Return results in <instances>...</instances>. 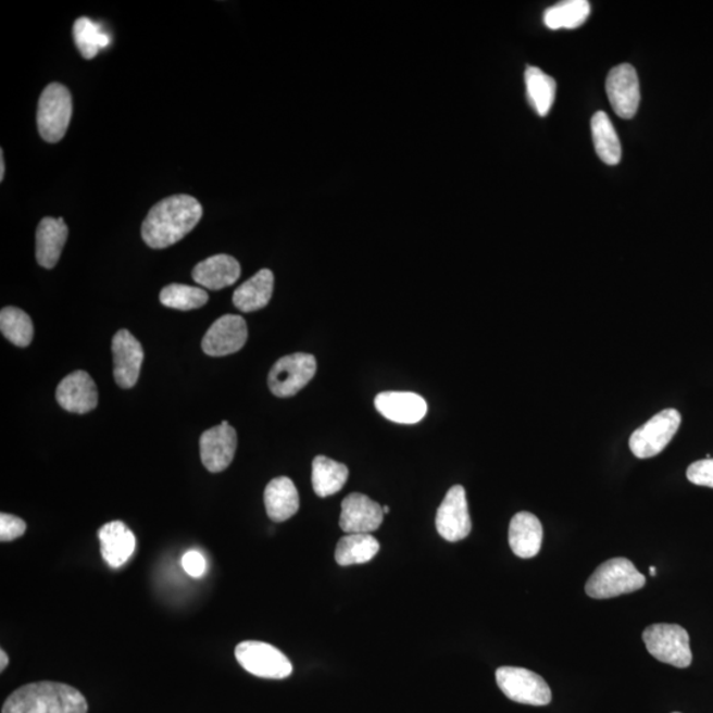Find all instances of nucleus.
Here are the masks:
<instances>
[{
	"mask_svg": "<svg viewBox=\"0 0 713 713\" xmlns=\"http://www.w3.org/2000/svg\"><path fill=\"white\" fill-rule=\"evenodd\" d=\"M201 217L202 207L192 196H170L151 208L141 237L151 249H167L192 232Z\"/></svg>",
	"mask_w": 713,
	"mask_h": 713,
	"instance_id": "1",
	"label": "nucleus"
},
{
	"mask_svg": "<svg viewBox=\"0 0 713 713\" xmlns=\"http://www.w3.org/2000/svg\"><path fill=\"white\" fill-rule=\"evenodd\" d=\"M2 713H88V702L75 687L38 681L12 692Z\"/></svg>",
	"mask_w": 713,
	"mask_h": 713,
	"instance_id": "2",
	"label": "nucleus"
},
{
	"mask_svg": "<svg viewBox=\"0 0 713 713\" xmlns=\"http://www.w3.org/2000/svg\"><path fill=\"white\" fill-rule=\"evenodd\" d=\"M647 584V577L638 573L636 565L626 558H613L602 563L586 584L589 598L605 600L638 591Z\"/></svg>",
	"mask_w": 713,
	"mask_h": 713,
	"instance_id": "3",
	"label": "nucleus"
},
{
	"mask_svg": "<svg viewBox=\"0 0 713 713\" xmlns=\"http://www.w3.org/2000/svg\"><path fill=\"white\" fill-rule=\"evenodd\" d=\"M643 642L655 660L678 668L691 665L690 636L675 624H654L645 629Z\"/></svg>",
	"mask_w": 713,
	"mask_h": 713,
	"instance_id": "4",
	"label": "nucleus"
},
{
	"mask_svg": "<svg viewBox=\"0 0 713 713\" xmlns=\"http://www.w3.org/2000/svg\"><path fill=\"white\" fill-rule=\"evenodd\" d=\"M72 96L61 84L48 85L40 97L38 127L48 143H58L65 137L72 118Z\"/></svg>",
	"mask_w": 713,
	"mask_h": 713,
	"instance_id": "5",
	"label": "nucleus"
},
{
	"mask_svg": "<svg viewBox=\"0 0 713 713\" xmlns=\"http://www.w3.org/2000/svg\"><path fill=\"white\" fill-rule=\"evenodd\" d=\"M681 415L678 410L666 409L658 413L642 427L631 434L629 447L638 459H650L660 454L673 440L680 427Z\"/></svg>",
	"mask_w": 713,
	"mask_h": 713,
	"instance_id": "6",
	"label": "nucleus"
},
{
	"mask_svg": "<svg viewBox=\"0 0 713 713\" xmlns=\"http://www.w3.org/2000/svg\"><path fill=\"white\" fill-rule=\"evenodd\" d=\"M236 660L246 672L264 679H286L293 672L291 661L279 649L266 642L238 643Z\"/></svg>",
	"mask_w": 713,
	"mask_h": 713,
	"instance_id": "7",
	"label": "nucleus"
},
{
	"mask_svg": "<svg viewBox=\"0 0 713 713\" xmlns=\"http://www.w3.org/2000/svg\"><path fill=\"white\" fill-rule=\"evenodd\" d=\"M498 687L515 703L542 706L551 703L552 693L542 676L522 667L497 670Z\"/></svg>",
	"mask_w": 713,
	"mask_h": 713,
	"instance_id": "8",
	"label": "nucleus"
},
{
	"mask_svg": "<svg viewBox=\"0 0 713 713\" xmlns=\"http://www.w3.org/2000/svg\"><path fill=\"white\" fill-rule=\"evenodd\" d=\"M316 368V359L312 354L295 353L283 356L268 374L270 390L279 398L297 396L315 377Z\"/></svg>",
	"mask_w": 713,
	"mask_h": 713,
	"instance_id": "9",
	"label": "nucleus"
},
{
	"mask_svg": "<svg viewBox=\"0 0 713 713\" xmlns=\"http://www.w3.org/2000/svg\"><path fill=\"white\" fill-rule=\"evenodd\" d=\"M436 530L448 542H459L472 531V520L465 489L454 485L442 500L436 514Z\"/></svg>",
	"mask_w": 713,
	"mask_h": 713,
	"instance_id": "10",
	"label": "nucleus"
},
{
	"mask_svg": "<svg viewBox=\"0 0 713 713\" xmlns=\"http://www.w3.org/2000/svg\"><path fill=\"white\" fill-rule=\"evenodd\" d=\"M605 89L614 113L623 120L635 118L641 101L635 67L629 64L614 66L606 77Z\"/></svg>",
	"mask_w": 713,
	"mask_h": 713,
	"instance_id": "11",
	"label": "nucleus"
},
{
	"mask_svg": "<svg viewBox=\"0 0 713 713\" xmlns=\"http://www.w3.org/2000/svg\"><path fill=\"white\" fill-rule=\"evenodd\" d=\"M237 433L224 421L217 427L208 429L200 438V456L202 464L212 473L229 468L237 451Z\"/></svg>",
	"mask_w": 713,
	"mask_h": 713,
	"instance_id": "12",
	"label": "nucleus"
},
{
	"mask_svg": "<svg viewBox=\"0 0 713 713\" xmlns=\"http://www.w3.org/2000/svg\"><path fill=\"white\" fill-rule=\"evenodd\" d=\"M248 325L242 316L226 315L209 328L202 338V350L211 356L237 353L248 341Z\"/></svg>",
	"mask_w": 713,
	"mask_h": 713,
	"instance_id": "13",
	"label": "nucleus"
},
{
	"mask_svg": "<svg viewBox=\"0 0 713 713\" xmlns=\"http://www.w3.org/2000/svg\"><path fill=\"white\" fill-rule=\"evenodd\" d=\"M384 510L365 495L352 493L341 503L340 527L346 534H372L384 522Z\"/></svg>",
	"mask_w": 713,
	"mask_h": 713,
	"instance_id": "14",
	"label": "nucleus"
},
{
	"mask_svg": "<svg viewBox=\"0 0 713 713\" xmlns=\"http://www.w3.org/2000/svg\"><path fill=\"white\" fill-rule=\"evenodd\" d=\"M114 378L122 389L137 385L145 352L130 332L121 329L113 338Z\"/></svg>",
	"mask_w": 713,
	"mask_h": 713,
	"instance_id": "15",
	"label": "nucleus"
},
{
	"mask_svg": "<svg viewBox=\"0 0 713 713\" xmlns=\"http://www.w3.org/2000/svg\"><path fill=\"white\" fill-rule=\"evenodd\" d=\"M57 399L61 408L70 413H90L98 404V391L93 378L83 371L70 374L58 386Z\"/></svg>",
	"mask_w": 713,
	"mask_h": 713,
	"instance_id": "16",
	"label": "nucleus"
},
{
	"mask_svg": "<svg viewBox=\"0 0 713 713\" xmlns=\"http://www.w3.org/2000/svg\"><path fill=\"white\" fill-rule=\"evenodd\" d=\"M376 409L386 420L401 424H415L427 414V402L415 392L386 391L376 397Z\"/></svg>",
	"mask_w": 713,
	"mask_h": 713,
	"instance_id": "17",
	"label": "nucleus"
},
{
	"mask_svg": "<svg viewBox=\"0 0 713 713\" xmlns=\"http://www.w3.org/2000/svg\"><path fill=\"white\" fill-rule=\"evenodd\" d=\"M543 526L538 516L521 512L513 516L509 527V545L514 554L521 559L537 556L542 547Z\"/></svg>",
	"mask_w": 713,
	"mask_h": 713,
	"instance_id": "18",
	"label": "nucleus"
},
{
	"mask_svg": "<svg viewBox=\"0 0 713 713\" xmlns=\"http://www.w3.org/2000/svg\"><path fill=\"white\" fill-rule=\"evenodd\" d=\"M101 543V554L110 567L120 568L125 565L135 551V535L123 522L113 521L103 525L98 531Z\"/></svg>",
	"mask_w": 713,
	"mask_h": 713,
	"instance_id": "19",
	"label": "nucleus"
},
{
	"mask_svg": "<svg viewBox=\"0 0 713 713\" xmlns=\"http://www.w3.org/2000/svg\"><path fill=\"white\" fill-rule=\"evenodd\" d=\"M193 279L207 290L220 291L235 285L241 276V266L236 258L218 254L208 258L193 268Z\"/></svg>",
	"mask_w": 713,
	"mask_h": 713,
	"instance_id": "20",
	"label": "nucleus"
},
{
	"mask_svg": "<svg viewBox=\"0 0 713 713\" xmlns=\"http://www.w3.org/2000/svg\"><path fill=\"white\" fill-rule=\"evenodd\" d=\"M70 235L63 218L46 217L36 230V260L41 267L57 266Z\"/></svg>",
	"mask_w": 713,
	"mask_h": 713,
	"instance_id": "21",
	"label": "nucleus"
},
{
	"mask_svg": "<svg viewBox=\"0 0 713 713\" xmlns=\"http://www.w3.org/2000/svg\"><path fill=\"white\" fill-rule=\"evenodd\" d=\"M264 506L274 522H285L297 514L300 500L292 479L282 476L270 481L264 490Z\"/></svg>",
	"mask_w": 713,
	"mask_h": 713,
	"instance_id": "22",
	"label": "nucleus"
},
{
	"mask_svg": "<svg viewBox=\"0 0 713 713\" xmlns=\"http://www.w3.org/2000/svg\"><path fill=\"white\" fill-rule=\"evenodd\" d=\"M274 274L267 268L258 272L246 280L233 295V303L241 312H255L264 309L273 298Z\"/></svg>",
	"mask_w": 713,
	"mask_h": 713,
	"instance_id": "23",
	"label": "nucleus"
},
{
	"mask_svg": "<svg viewBox=\"0 0 713 713\" xmlns=\"http://www.w3.org/2000/svg\"><path fill=\"white\" fill-rule=\"evenodd\" d=\"M348 476L346 465L327 456H316L312 461V487L318 497L338 493L347 484Z\"/></svg>",
	"mask_w": 713,
	"mask_h": 713,
	"instance_id": "24",
	"label": "nucleus"
},
{
	"mask_svg": "<svg viewBox=\"0 0 713 713\" xmlns=\"http://www.w3.org/2000/svg\"><path fill=\"white\" fill-rule=\"evenodd\" d=\"M378 552L379 542L372 534H346L338 540L335 559L338 565L348 567L368 563Z\"/></svg>",
	"mask_w": 713,
	"mask_h": 713,
	"instance_id": "25",
	"label": "nucleus"
},
{
	"mask_svg": "<svg viewBox=\"0 0 713 713\" xmlns=\"http://www.w3.org/2000/svg\"><path fill=\"white\" fill-rule=\"evenodd\" d=\"M527 100L539 116L549 115L556 97V82L537 66H528L525 73Z\"/></svg>",
	"mask_w": 713,
	"mask_h": 713,
	"instance_id": "26",
	"label": "nucleus"
},
{
	"mask_svg": "<svg viewBox=\"0 0 713 713\" xmlns=\"http://www.w3.org/2000/svg\"><path fill=\"white\" fill-rule=\"evenodd\" d=\"M592 138L596 153L608 165H616L621 162L623 150L621 141L613 123L604 112H598L591 121Z\"/></svg>",
	"mask_w": 713,
	"mask_h": 713,
	"instance_id": "27",
	"label": "nucleus"
},
{
	"mask_svg": "<svg viewBox=\"0 0 713 713\" xmlns=\"http://www.w3.org/2000/svg\"><path fill=\"white\" fill-rule=\"evenodd\" d=\"M591 14V4L587 0H565L552 5L543 14L546 27L550 29H575L583 26Z\"/></svg>",
	"mask_w": 713,
	"mask_h": 713,
	"instance_id": "28",
	"label": "nucleus"
},
{
	"mask_svg": "<svg viewBox=\"0 0 713 713\" xmlns=\"http://www.w3.org/2000/svg\"><path fill=\"white\" fill-rule=\"evenodd\" d=\"M0 329L16 347L27 348L34 338L33 320L16 307H5L0 312Z\"/></svg>",
	"mask_w": 713,
	"mask_h": 713,
	"instance_id": "29",
	"label": "nucleus"
},
{
	"mask_svg": "<svg viewBox=\"0 0 713 713\" xmlns=\"http://www.w3.org/2000/svg\"><path fill=\"white\" fill-rule=\"evenodd\" d=\"M76 46L84 59H95L101 49L110 46V38L103 33L100 24L90 21L89 17H79L73 26Z\"/></svg>",
	"mask_w": 713,
	"mask_h": 713,
	"instance_id": "30",
	"label": "nucleus"
},
{
	"mask_svg": "<svg viewBox=\"0 0 713 713\" xmlns=\"http://www.w3.org/2000/svg\"><path fill=\"white\" fill-rule=\"evenodd\" d=\"M205 290L187 285H170L160 292V301L168 309L178 311L198 310L208 303Z\"/></svg>",
	"mask_w": 713,
	"mask_h": 713,
	"instance_id": "31",
	"label": "nucleus"
},
{
	"mask_svg": "<svg viewBox=\"0 0 713 713\" xmlns=\"http://www.w3.org/2000/svg\"><path fill=\"white\" fill-rule=\"evenodd\" d=\"M688 481L713 489V459L695 461L687 470Z\"/></svg>",
	"mask_w": 713,
	"mask_h": 713,
	"instance_id": "32",
	"label": "nucleus"
},
{
	"mask_svg": "<svg viewBox=\"0 0 713 713\" xmlns=\"http://www.w3.org/2000/svg\"><path fill=\"white\" fill-rule=\"evenodd\" d=\"M27 530V524L20 516L11 514H0V540L2 542H12L21 538Z\"/></svg>",
	"mask_w": 713,
	"mask_h": 713,
	"instance_id": "33",
	"label": "nucleus"
},
{
	"mask_svg": "<svg viewBox=\"0 0 713 713\" xmlns=\"http://www.w3.org/2000/svg\"><path fill=\"white\" fill-rule=\"evenodd\" d=\"M183 567L189 576L201 577L207 571L205 558L199 551H188L183 556Z\"/></svg>",
	"mask_w": 713,
	"mask_h": 713,
	"instance_id": "34",
	"label": "nucleus"
},
{
	"mask_svg": "<svg viewBox=\"0 0 713 713\" xmlns=\"http://www.w3.org/2000/svg\"><path fill=\"white\" fill-rule=\"evenodd\" d=\"M9 666V655L4 650H0V672H4Z\"/></svg>",
	"mask_w": 713,
	"mask_h": 713,
	"instance_id": "35",
	"label": "nucleus"
},
{
	"mask_svg": "<svg viewBox=\"0 0 713 713\" xmlns=\"http://www.w3.org/2000/svg\"><path fill=\"white\" fill-rule=\"evenodd\" d=\"M0 180L3 182L4 178V170H5V163H4V155H3V150L0 151Z\"/></svg>",
	"mask_w": 713,
	"mask_h": 713,
	"instance_id": "36",
	"label": "nucleus"
},
{
	"mask_svg": "<svg viewBox=\"0 0 713 713\" xmlns=\"http://www.w3.org/2000/svg\"><path fill=\"white\" fill-rule=\"evenodd\" d=\"M650 575L655 576L656 575V568L655 567H650Z\"/></svg>",
	"mask_w": 713,
	"mask_h": 713,
	"instance_id": "37",
	"label": "nucleus"
},
{
	"mask_svg": "<svg viewBox=\"0 0 713 713\" xmlns=\"http://www.w3.org/2000/svg\"><path fill=\"white\" fill-rule=\"evenodd\" d=\"M384 514H389L390 513V508L389 506H383Z\"/></svg>",
	"mask_w": 713,
	"mask_h": 713,
	"instance_id": "38",
	"label": "nucleus"
},
{
	"mask_svg": "<svg viewBox=\"0 0 713 713\" xmlns=\"http://www.w3.org/2000/svg\"><path fill=\"white\" fill-rule=\"evenodd\" d=\"M674 713H679V712H674Z\"/></svg>",
	"mask_w": 713,
	"mask_h": 713,
	"instance_id": "39",
	"label": "nucleus"
}]
</instances>
